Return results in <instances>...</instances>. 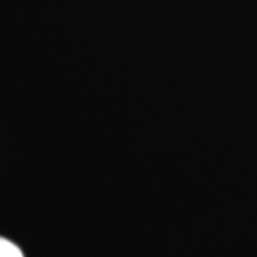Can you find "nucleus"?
I'll return each instance as SVG.
<instances>
[{
    "instance_id": "obj_1",
    "label": "nucleus",
    "mask_w": 257,
    "mask_h": 257,
    "mask_svg": "<svg viewBox=\"0 0 257 257\" xmlns=\"http://www.w3.org/2000/svg\"><path fill=\"white\" fill-rule=\"evenodd\" d=\"M0 257H25L22 250L5 237H0Z\"/></svg>"
}]
</instances>
